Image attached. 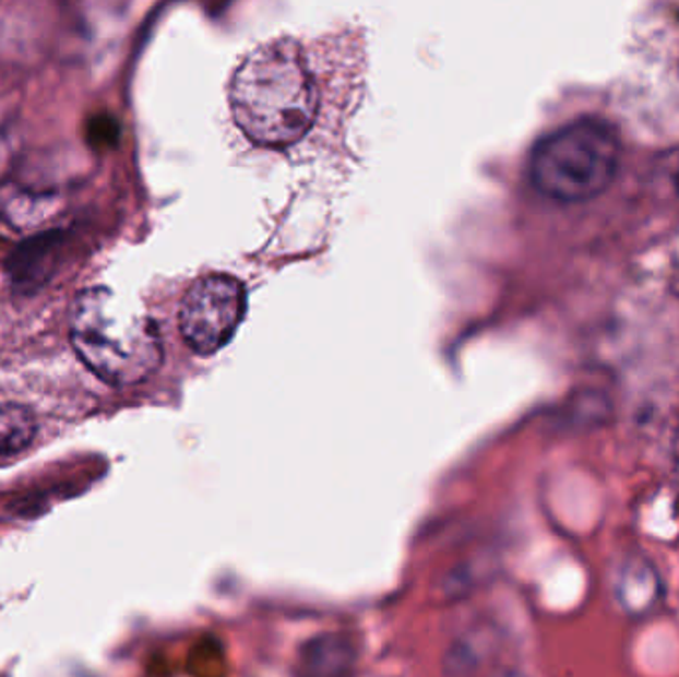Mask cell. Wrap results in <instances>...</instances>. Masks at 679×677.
Segmentation results:
<instances>
[{
	"label": "cell",
	"instance_id": "cell-1",
	"mask_svg": "<svg viewBox=\"0 0 679 677\" xmlns=\"http://www.w3.org/2000/svg\"><path fill=\"white\" fill-rule=\"evenodd\" d=\"M229 106L235 123L257 145L285 150L307 140L322 108L307 48L293 38L254 48L233 74Z\"/></svg>",
	"mask_w": 679,
	"mask_h": 677
},
{
	"label": "cell",
	"instance_id": "cell-2",
	"mask_svg": "<svg viewBox=\"0 0 679 677\" xmlns=\"http://www.w3.org/2000/svg\"><path fill=\"white\" fill-rule=\"evenodd\" d=\"M70 340L78 358L116 388L143 382L164 360L154 320L104 286L82 290L72 305Z\"/></svg>",
	"mask_w": 679,
	"mask_h": 677
},
{
	"label": "cell",
	"instance_id": "cell-3",
	"mask_svg": "<svg viewBox=\"0 0 679 677\" xmlns=\"http://www.w3.org/2000/svg\"><path fill=\"white\" fill-rule=\"evenodd\" d=\"M620 153L622 143L612 123L581 118L538 140L528 159V177L550 201H591L612 186Z\"/></svg>",
	"mask_w": 679,
	"mask_h": 677
},
{
	"label": "cell",
	"instance_id": "cell-4",
	"mask_svg": "<svg viewBox=\"0 0 679 677\" xmlns=\"http://www.w3.org/2000/svg\"><path fill=\"white\" fill-rule=\"evenodd\" d=\"M247 312V290L239 278L215 273L199 278L179 308V330L187 346L201 356L229 344Z\"/></svg>",
	"mask_w": 679,
	"mask_h": 677
},
{
	"label": "cell",
	"instance_id": "cell-5",
	"mask_svg": "<svg viewBox=\"0 0 679 677\" xmlns=\"http://www.w3.org/2000/svg\"><path fill=\"white\" fill-rule=\"evenodd\" d=\"M62 242L60 233H45L23 242L16 251L12 252L7 273L11 276V283L16 290L34 293L36 288L45 286L55 273L56 252Z\"/></svg>",
	"mask_w": 679,
	"mask_h": 677
},
{
	"label": "cell",
	"instance_id": "cell-6",
	"mask_svg": "<svg viewBox=\"0 0 679 677\" xmlns=\"http://www.w3.org/2000/svg\"><path fill=\"white\" fill-rule=\"evenodd\" d=\"M356 664V648L340 633H322L300 650V674L305 677H348Z\"/></svg>",
	"mask_w": 679,
	"mask_h": 677
},
{
	"label": "cell",
	"instance_id": "cell-7",
	"mask_svg": "<svg viewBox=\"0 0 679 677\" xmlns=\"http://www.w3.org/2000/svg\"><path fill=\"white\" fill-rule=\"evenodd\" d=\"M36 417L19 404L0 405V463L23 455L36 437Z\"/></svg>",
	"mask_w": 679,
	"mask_h": 677
},
{
	"label": "cell",
	"instance_id": "cell-8",
	"mask_svg": "<svg viewBox=\"0 0 679 677\" xmlns=\"http://www.w3.org/2000/svg\"><path fill=\"white\" fill-rule=\"evenodd\" d=\"M659 594H662L659 579L647 562L634 560L622 570L618 598L624 604L626 610L632 614L650 610L659 601Z\"/></svg>",
	"mask_w": 679,
	"mask_h": 677
},
{
	"label": "cell",
	"instance_id": "cell-9",
	"mask_svg": "<svg viewBox=\"0 0 679 677\" xmlns=\"http://www.w3.org/2000/svg\"><path fill=\"white\" fill-rule=\"evenodd\" d=\"M481 565H485L481 558H469L451 568L439 582V594L448 601H460L469 596L485 577V567L481 568Z\"/></svg>",
	"mask_w": 679,
	"mask_h": 677
},
{
	"label": "cell",
	"instance_id": "cell-10",
	"mask_svg": "<svg viewBox=\"0 0 679 677\" xmlns=\"http://www.w3.org/2000/svg\"><path fill=\"white\" fill-rule=\"evenodd\" d=\"M481 664V654L475 648V642L469 638H463L450 645L448 654L443 657V674L448 677H469Z\"/></svg>",
	"mask_w": 679,
	"mask_h": 677
},
{
	"label": "cell",
	"instance_id": "cell-11",
	"mask_svg": "<svg viewBox=\"0 0 679 677\" xmlns=\"http://www.w3.org/2000/svg\"><path fill=\"white\" fill-rule=\"evenodd\" d=\"M12 165L11 142L0 133V179L9 174Z\"/></svg>",
	"mask_w": 679,
	"mask_h": 677
},
{
	"label": "cell",
	"instance_id": "cell-12",
	"mask_svg": "<svg viewBox=\"0 0 679 677\" xmlns=\"http://www.w3.org/2000/svg\"><path fill=\"white\" fill-rule=\"evenodd\" d=\"M495 677H521L515 672H501V674H497Z\"/></svg>",
	"mask_w": 679,
	"mask_h": 677
},
{
	"label": "cell",
	"instance_id": "cell-13",
	"mask_svg": "<svg viewBox=\"0 0 679 677\" xmlns=\"http://www.w3.org/2000/svg\"><path fill=\"white\" fill-rule=\"evenodd\" d=\"M678 483H679V467H678Z\"/></svg>",
	"mask_w": 679,
	"mask_h": 677
}]
</instances>
